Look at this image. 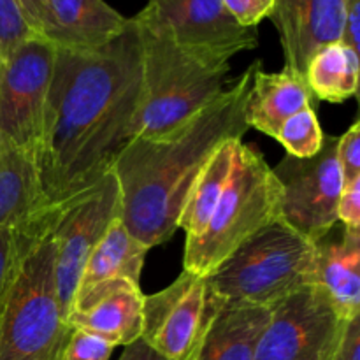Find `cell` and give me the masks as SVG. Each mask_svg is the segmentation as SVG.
<instances>
[{
  "label": "cell",
  "mask_w": 360,
  "mask_h": 360,
  "mask_svg": "<svg viewBox=\"0 0 360 360\" xmlns=\"http://www.w3.org/2000/svg\"><path fill=\"white\" fill-rule=\"evenodd\" d=\"M28 25L35 34L46 37L49 30V7L48 0H18Z\"/></svg>",
  "instance_id": "obj_30"
},
{
  "label": "cell",
  "mask_w": 360,
  "mask_h": 360,
  "mask_svg": "<svg viewBox=\"0 0 360 360\" xmlns=\"http://www.w3.org/2000/svg\"><path fill=\"white\" fill-rule=\"evenodd\" d=\"M274 139L287 150V155L295 158H311L322 150L326 134L320 127L319 116L313 105L292 115L281 125Z\"/></svg>",
  "instance_id": "obj_24"
},
{
  "label": "cell",
  "mask_w": 360,
  "mask_h": 360,
  "mask_svg": "<svg viewBox=\"0 0 360 360\" xmlns=\"http://www.w3.org/2000/svg\"><path fill=\"white\" fill-rule=\"evenodd\" d=\"M253 62L211 104L158 139H130L112 165L122 197V221L148 250L167 243L193 181L211 155L224 143L243 139L248 132L246 105Z\"/></svg>",
  "instance_id": "obj_2"
},
{
  "label": "cell",
  "mask_w": 360,
  "mask_h": 360,
  "mask_svg": "<svg viewBox=\"0 0 360 360\" xmlns=\"http://www.w3.org/2000/svg\"><path fill=\"white\" fill-rule=\"evenodd\" d=\"M313 94L304 77L292 70L266 72L262 65L255 70L246 105V125L266 136L276 137L285 122L301 109L313 105Z\"/></svg>",
  "instance_id": "obj_19"
},
{
  "label": "cell",
  "mask_w": 360,
  "mask_h": 360,
  "mask_svg": "<svg viewBox=\"0 0 360 360\" xmlns=\"http://www.w3.org/2000/svg\"><path fill=\"white\" fill-rule=\"evenodd\" d=\"M48 7L46 39L56 48L97 49L118 37L130 20L104 0H48Z\"/></svg>",
  "instance_id": "obj_17"
},
{
  "label": "cell",
  "mask_w": 360,
  "mask_h": 360,
  "mask_svg": "<svg viewBox=\"0 0 360 360\" xmlns=\"http://www.w3.org/2000/svg\"><path fill=\"white\" fill-rule=\"evenodd\" d=\"M115 348L116 347L95 334L72 329L63 348L62 360H109Z\"/></svg>",
  "instance_id": "obj_26"
},
{
  "label": "cell",
  "mask_w": 360,
  "mask_h": 360,
  "mask_svg": "<svg viewBox=\"0 0 360 360\" xmlns=\"http://www.w3.org/2000/svg\"><path fill=\"white\" fill-rule=\"evenodd\" d=\"M123 348L125 350H123L122 357L118 360H167L162 357L160 354H157L144 340H137Z\"/></svg>",
  "instance_id": "obj_33"
},
{
  "label": "cell",
  "mask_w": 360,
  "mask_h": 360,
  "mask_svg": "<svg viewBox=\"0 0 360 360\" xmlns=\"http://www.w3.org/2000/svg\"><path fill=\"white\" fill-rule=\"evenodd\" d=\"M315 259L316 243L276 220L207 274V295L220 304L271 308L313 285Z\"/></svg>",
  "instance_id": "obj_4"
},
{
  "label": "cell",
  "mask_w": 360,
  "mask_h": 360,
  "mask_svg": "<svg viewBox=\"0 0 360 360\" xmlns=\"http://www.w3.org/2000/svg\"><path fill=\"white\" fill-rule=\"evenodd\" d=\"M360 41V0H347L345 9L343 30H341V42L359 51Z\"/></svg>",
  "instance_id": "obj_32"
},
{
  "label": "cell",
  "mask_w": 360,
  "mask_h": 360,
  "mask_svg": "<svg viewBox=\"0 0 360 360\" xmlns=\"http://www.w3.org/2000/svg\"><path fill=\"white\" fill-rule=\"evenodd\" d=\"M122 218V197L115 172L105 174L97 185L58 207L53 221L55 241V281L62 313L69 315L76 297L79 278L91 250Z\"/></svg>",
  "instance_id": "obj_8"
},
{
  "label": "cell",
  "mask_w": 360,
  "mask_h": 360,
  "mask_svg": "<svg viewBox=\"0 0 360 360\" xmlns=\"http://www.w3.org/2000/svg\"><path fill=\"white\" fill-rule=\"evenodd\" d=\"M144 294L141 283L108 281L76 295L67 315L72 329L86 330L112 347H127L143 336Z\"/></svg>",
  "instance_id": "obj_13"
},
{
  "label": "cell",
  "mask_w": 360,
  "mask_h": 360,
  "mask_svg": "<svg viewBox=\"0 0 360 360\" xmlns=\"http://www.w3.org/2000/svg\"><path fill=\"white\" fill-rule=\"evenodd\" d=\"M148 252L150 250L130 234L122 218L115 220L97 246L91 250L79 278L76 295L97 285L122 278L141 283V273Z\"/></svg>",
  "instance_id": "obj_20"
},
{
  "label": "cell",
  "mask_w": 360,
  "mask_h": 360,
  "mask_svg": "<svg viewBox=\"0 0 360 360\" xmlns=\"http://www.w3.org/2000/svg\"><path fill=\"white\" fill-rule=\"evenodd\" d=\"M56 46L34 35L0 63V146L37 160Z\"/></svg>",
  "instance_id": "obj_7"
},
{
  "label": "cell",
  "mask_w": 360,
  "mask_h": 360,
  "mask_svg": "<svg viewBox=\"0 0 360 360\" xmlns=\"http://www.w3.org/2000/svg\"><path fill=\"white\" fill-rule=\"evenodd\" d=\"M281 188L273 167L252 144H238L234 171L206 229L186 239L183 269L199 276L213 273L250 238L280 220Z\"/></svg>",
  "instance_id": "obj_5"
},
{
  "label": "cell",
  "mask_w": 360,
  "mask_h": 360,
  "mask_svg": "<svg viewBox=\"0 0 360 360\" xmlns=\"http://www.w3.org/2000/svg\"><path fill=\"white\" fill-rule=\"evenodd\" d=\"M134 18L165 32L190 55L218 65L259 44L257 28L239 25L221 0H148Z\"/></svg>",
  "instance_id": "obj_11"
},
{
  "label": "cell",
  "mask_w": 360,
  "mask_h": 360,
  "mask_svg": "<svg viewBox=\"0 0 360 360\" xmlns=\"http://www.w3.org/2000/svg\"><path fill=\"white\" fill-rule=\"evenodd\" d=\"M56 211L58 207L27 229H0V309L20 269L21 260L27 255L30 246L37 241L39 236L51 227Z\"/></svg>",
  "instance_id": "obj_23"
},
{
  "label": "cell",
  "mask_w": 360,
  "mask_h": 360,
  "mask_svg": "<svg viewBox=\"0 0 360 360\" xmlns=\"http://www.w3.org/2000/svg\"><path fill=\"white\" fill-rule=\"evenodd\" d=\"M359 70V51L340 41L322 46L313 53L304 79L313 97L330 104H341L357 95Z\"/></svg>",
  "instance_id": "obj_22"
},
{
  "label": "cell",
  "mask_w": 360,
  "mask_h": 360,
  "mask_svg": "<svg viewBox=\"0 0 360 360\" xmlns=\"http://www.w3.org/2000/svg\"><path fill=\"white\" fill-rule=\"evenodd\" d=\"M136 21L143 46V91L130 139H158L195 116L225 90L231 63H210L165 32Z\"/></svg>",
  "instance_id": "obj_3"
},
{
  "label": "cell",
  "mask_w": 360,
  "mask_h": 360,
  "mask_svg": "<svg viewBox=\"0 0 360 360\" xmlns=\"http://www.w3.org/2000/svg\"><path fill=\"white\" fill-rule=\"evenodd\" d=\"M34 35L18 0H0V63Z\"/></svg>",
  "instance_id": "obj_25"
},
{
  "label": "cell",
  "mask_w": 360,
  "mask_h": 360,
  "mask_svg": "<svg viewBox=\"0 0 360 360\" xmlns=\"http://www.w3.org/2000/svg\"><path fill=\"white\" fill-rule=\"evenodd\" d=\"M210 301L211 316L188 360H255L271 308L220 304L211 297Z\"/></svg>",
  "instance_id": "obj_16"
},
{
  "label": "cell",
  "mask_w": 360,
  "mask_h": 360,
  "mask_svg": "<svg viewBox=\"0 0 360 360\" xmlns=\"http://www.w3.org/2000/svg\"><path fill=\"white\" fill-rule=\"evenodd\" d=\"M347 323L322 288L306 285L271 306L255 360H333Z\"/></svg>",
  "instance_id": "obj_10"
},
{
  "label": "cell",
  "mask_w": 360,
  "mask_h": 360,
  "mask_svg": "<svg viewBox=\"0 0 360 360\" xmlns=\"http://www.w3.org/2000/svg\"><path fill=\"white\" fill-rule=\"evenodd\" d=\"M51 229L23 257L0 309V360H62L72 327L56 295Z\"/></svg>",
  "instance_id": "obj_6"
},
{
  "label": "cell",
  "mask_w": 360,
  "mask_h": 360,
  "mask_svg": "<svg viewBox=\"0 0 360 360\" xmlns=\"http://www.w3.org/2000/svg\"><path fill=\"white\" fill-rule=\"evenodd\" d=\"M206 276L190 271L157 294L144 295L143 336L167 360H188L211 316Z\"/></svg>",
  "instance_id": "obj_12"
},
{
  "label": "cell",
  "mask_w": 360,
  "mask_h": 360,
  "mask_svg": "<svg viewBox=\"0 0 360 360\" xmlns=\"http://www.w3.org/2000/svg\"><path fill=\"white\" fill-rule=\"evenodd\" d=\"M347 0H274L271 21L280 35L285 69L304 77L316 49L341 41Z\"/></svg>",
  "instance_id": "obj_14"
},
{
  "label": "cell",
  "mask_w": 360,
  "mask_h": 360,
  "mask_svg": "<svg viewBox=\"0 0 360 360\" xmlns=\"http://www.w3.org/2000/svg\"><path fill=\"white\" fill-rule=\"evenodd\" d=\"M313 285L322 288L341 319L360 316V231L338 224L316 243Z\"/></svg>",
  "instance_id": "obj_15"
},
{
  "label": "cell",
  "mask_w": 360,
  "mask_h": 360,
  "mask_svg": "<svg viewBox=\"0 0 360 360\" xmlns=\"http://www.w3.org/2000/svg\"><path fill=\"white\" fill-rule=\"evenodd\" d=\"M37 160L0 146V229H27L48 217Z\"/></svg>",
  "instance_id": "obj_18"
},
{
  "label": "cell",
  "mask_w": 360,
  "mask_h": 360,
  "mask_svg": "<svg viewBox=\"0 0 360 360\" xmlns=\"http://www.w3.org/2000/svg\"><path fill=\"white\" fill-rule=\"evenodd\" d=\"M143 91V46L130 18L97 49L56 48L37 169L48 210L94 188L130 141Z\"/></svg>",
  "instance_id": "obj_1"
},
{
  "label": "cell",
  "mask_w": 360,
  "mask_h": 360,
  "mask_svg": "<svg viewBox=\"0 0 360 360\" xmlns=\"http://www.w3.org/2000/svg\"><path fill=\"white\" fill-rule=\"evenodd\" d=\"M239 143L241 139H232L221 144L211 155V158L193 181L178 221V229L185 231L186 239L197 238L206 229L221 193L227 188L232 171H234L236 151H238Z\"/></svg>",
  "instance_id": "obj_21"
},
{
  "label": "cell",
  "mask_w": 360,
  "mask_h": 360,
  "mask_svg": "<svg viewBox=\"0 0 360 360\" xmlns=\"http://www.w3.org/2000/svg\"><path fill=\"white\" fill-rule=\"evenodd\" d=\"M338 137H327L315 157L285 155L273 167L281 188L280 220L304 238L319 243L338 221V202L345 186L336 155Z\"/></svg>",
  "instance_id": "obj_9"
},
{
  "label": "cell",
  "mask_w": 360,
  "mask_h": 360,
  "mask_svg": "<svg viewBox=\"0 0 360 360\" xmlns=\"http://www.w3.org/2000/svg\"><path fill=\"white\" fill-rule=\"evenodd\" d=\"M338 221L348 231H360V178L345 183L338 202Z\"/></svg>",
  "instance_id": "obj_29"
},
{
  "label": "cell",
  "mask_w": 360,
  "mask_h": 360,
  "mask_svg": "<svg viewBox=\"0 0 360 360\" xmlns=\"http://www.w3.org/2000/svg\"><path fill=\"white\" fill-rule=\"evenodd\" d=\"M338 162L343 172L345 183L360 178V122L352 123L350 129L338 137Z\"/></svg>",
  "instance_id": "obj_27"
},
{
  "label": "cell",
  "mask_w": 360,
  "mask_h": 360,
  "mask_svg": "<svg viewBox=\"0 0 360 360\" xmlns=\"http://www.w3.org/2000/svg\"><path fill=\"white\" fill-rule=\"evenodd\" d=\"M333 360H360V316L347 323Z\"/></svg>",
  "instance_id": "obj_31"
},
{
  "label": "cell",
  "mask_w": 360,
  "mask_h": 360,
  "mask_svg": "<svg viewBox=\"0 0 360 360\" xmlns=\"http://www.w3.org/2000/svg\"><path fill=\"white\" fill-rule=\"evenodd\" d=\"M225 9L239 25L246 28H257L259 23L271 16L274 0H221Z\"/></svg>",
  "instance_id": "obj_28"
}]
</instances>
